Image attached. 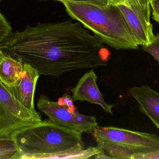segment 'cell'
Instances as JSON below:
<instances>
[{"instance_id": "obj_13", "label": "cell", "mask_w": 159, "mask_h": 159, "mask_svg": "<svg viewBox=\"0 0 159 159\" xmlns=\"http://www.w3.org/2000/svg\"><path fill=\"white\" fill-rule=\"evenodd\" d=\"M144 51L150 54L155 59L159 62V33L155 36L153 42L149 44L142 46Z\"/></svg>"}, {"instance_id": "obj_15", "label": "cell", "mask_w": 159, "mask_h": 159, "mask_svg": "<svg viewBox=\"0 0 159 159\" xmlns=\"http://www.w3.org/2000/svg\"><path fill=\"white\" fill-rule=\"evenodd\" d=\"M140 5L144 14L147 21L149 23L150 22V16H151V7H150V0H136Z\"/></svg>"}, {"instance_id": "obj_19", "label": "cell", "mask_w": 159, "mask_h": 159, "mask_svg": "<svg viewBox=\"0 0 159 159\" xmlns=\"http://www.w3.org/2000/svg\"><path fill=\"white\" fill-rule=\"evenodd\" d=\"M4 56V55H0V61H1V60L2 59V58Z\"/></svg>"}, {"instance_id": "obj_4", "label": "cell", "mask_w": 159, "mask_h": 159, "mask_svg": "<svg viewBox=\"0 0 159 159\" xmlns=\"http://www.w3.org/2000/svg\"><path fill=\"white\" fill-rule=\"evenodd\" d=\"M91 133L103 159H133L137 154L159 151L156 134L113 126H98Z\"/></svg>"}, {"instance_id": "obj_8", "label": "cell", "mask_w": 159, "mask_h": 159, "mask_svg": "<svg viewBox=\"0 0 159 159\" xmlns=\"http://www.w3.org/2000/svg\"><path fill=\"white\" fill-rule=\"evenodd\" d=\"M40 74L36 69L23 63V74L16 85L9 88L17 101L26 109L37 114L34 105V95Z\"/></svg>"}, {"instance_id": "obj_1", "label": "cell", "mask_w": 159, "mask_h": 159, "mask_svg": "<svg viewBox=\"0 0 159 159\" xmlns=\"http://www.w3.org/2000/svg\"><path fill=\"white\" fill-rule=\"evenodd\" d=\"M103 44L81 23L67 21L12 32L0 48L4 56L29 64L40 75L59 77L70 71L106 66Z\"/></svg>"}, {"instance_id": "obj_3", "label": "cell", "mask_w": 159, "mask_h": 159, "mask_svg": "<svg viewBox=\"0 0 159 159\" xmlns=\"http://www.w3.org/2000/svg\"><path fill=\"white\" fill-rule=\"evenodd\" d=\"M62 3L71 17L90 30L103 43L117 50L139 48L116 6L78 2Z\"/></svg>"}, {"instance_id": "obj_14", "label": "cell", "mask_w": 159, "mask_h": 159, "mask_svg": "<svg viewBox=\"0 0 159 159\" xmlns=\"http://www.w3.org/2000/svg\"><path fill=\"white\" fill-rule=\"evenodd\" d=\"M12 33L10 23L0 12V44L8 37Z\"/></svg>"}, {"instance_id": "obj_12", "label": "cell", "mask_w": 159, "mask_h": 159, "mask_svg": "<svg viewBox=\"0 0 159 159\" xmlns=\"http://www.w3.org/2000/svg\"><path fill=\"white\" fill-rule=\"evenodd\" d=\"M0 159H21L19 148L12 136H0Z\"/></svg>"}, {"instance_id": "obj_7", "label": "cell", "mask_w": 159, "mask_h": 159, "mask_svg": "<svg viewBox=\"0 0 159 159\" xmlns=\"http://www.w3.org/2000/svg\"><path fill=\"white\" fill-rule=\"evenodd\" d=\"M97 76L92 69L86 73L78 81L75 87L71 89L74 102H89L100 105L107 113L112 115L113 105H108L103 98L96 84Z\"/></svg>"}, {"instance_id": "obj_11", "label": "cell", "mask_w": 159, "mask_h": 159, "mask_svg": "<svg viewBox=\"0 0 159 159\" xmlns=\"http://www.w3.org/2000/svg\"><path fill=\"white\" fill-rule=\"evenodd\" d=\"M23 74V63L9 56L0 61V80L8 88L16 86Z\"/></svg>"}, {"instance_id": "obj_21", "label": "cell", "mask_w": 159, "mask_h": 159, "mask_svg": "<svg viewBox=\"0 0 159 159\" xmlns=\"http://www.w3.org/2000/svg\"><path fill=\"white\" fill-rule=\"evenodd\" d=\"M41 1H45V0H41Z\"/></svg>"}, {"instance_id": "obj_16", "label": "cell", "mask_w": 159, "mask_h": 159, "mask_svg": "<svg viewBox=\"0 0 159 159\" xmlns=\"http://www.w3.org/2000/svg\"><path fill=\"white\" fill-rule=\"evenodd\" d=\"M150 4L153 19L159 23V0H150Z\"/></svg>"}, {"instance_id": "obj_22", "label": "cell", "mask_w": 159, "mask_h": 159, "mask_svg": "<svg viewBox=\"0 0 159 159\" xmlns=\"http://www.w3.org/2000/svg\"><path fill=\"white\" fill-rule=\"evenodd\" d=\"M0 1H1V0H0Z\"/></svg>"}, {"instance_id": "obj_5", "label": "cell", "mask_w": 159, "mask_h": 159, "mask_svg": "<svg viewBox=\"0 0 159 159\" xmlns=\"http://www.w3.org/2000/svg\"><path fill=\"white\" fill-rule=\"evenodd\" d=\"M73 102L72 96L67 93L57 102L42 95L38 99L37 106L54 123L82 133H91L98 126L96 119L94 116L80 113Z\"/></svg>"}, {"instance_id": "obj_10", "label": "cell", "mask_w": 159, "mask_h": 159, "mask_svg": "<svg viewBox=\"0 0 159 159\" xmlns=\"http://www.w3.org/2000/svg\"><path fill=\"white\" fill-rule=\"evenodd\" d=\"M129 92L138 102L139 109L159 129V93L148 85L129 89Z\"/></svg>"}, {"instance_id": "obj_2", "label": "cell", "mask_w": 159, "mask_h": 159, "mask_svg": "<svg viewBox=\"0 0 159 159\" xmlns=\"http://www.w3.org/2000/svg\"><path fill=\"white\" fill-rule=\"evenodd\" d=\"M11 136L21 159L95 158L101 153L97 147L84 149L82 133L49 119L17 130Z\"/></svg>"}, {"instance_id": "obj_20", "label": "cell", "mask_w": 159, "mask_h": 159, "mask_svg": "<svg viewBox=\"0 0 159 159\" xmlns=\"http://www.w3.org/2000/svg\"><path fill=\"white\" fill-rule=\"evenodd\" d=\"M0 47H1V45H0ZM0 55H4L3 53H2V50H1V48H0Z\"/></svg>"}, {"instance_id": "obj_17", "label": "cell", "mask_w": 159, "mask_h": 159, "mask_svg": "<svg viewBox=\"0 0 159 159\" xmlns=\"http://www.w3.org/2000/svg\"><path fill=\"white\" fill-rule=\"evenodd\" d=\"M133 159H159V151L137 154L134 156Z\"/></svg>"}, {"instance_id": "obj_6", "label": "cell", "mask_w": 159, "mask_h": 159, "mask_svg": "<svg viewBox=\"0 0 159 159\" xmlns=\"http://www.w3.org/2000/svg\"><path fill=\"white\" fill-rule=\"evenodd\" d=\"M42 121L40 113L22 106L0 80V136H11L17 130Z\"/></svg>"}, {"instance_id": "obj_9", "label": "cell", "mask_w": 159, "mask_h": 159, "mask_svg": "<svg viewBox=\"0 0 159 159\" xmlns=\"http://www.w3.org/2000/svg\"><path fill=\"white\" fill-rule=\"evenodd\" d=\"M124 17L132 35L139 45H147L153 42L156 35L153 26L136 14L131 7L124 5L116 6Z\"/></svg>"}, {"instance_id": "obj_18", "label": "cell", "mask_w": 159, "mask_h": 159, "mask_svg": "<svg viewBox=\"0 0 159 159\" xmlns=\"http://www.w3.org/2000/svg\"><path fill=\"white\" fill-rule=\"evenodd\" d=\"M61 2H78L89 3L96 5L107 4V0H54Z\"/></svg>"}]
</instances>
